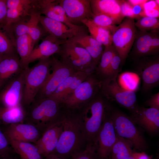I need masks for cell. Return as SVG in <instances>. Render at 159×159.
<instances>
[{"label":"cell","instance_id":"6da1fadb","mask_svg":"<svg viewBox=\"0 0 159 159\" xmlns=\"http://www.w3.org/2000/svg\"><path fill=\"white\" fill-rule=\"evenodd\" d=\"M109 103L100 91L93 99L73 112L88 144H95Z\"/></svg>","mask_w":159,"mask_h":159},{"label":"cell","instance_id":"7a4b0ae2","mask_svg":"<svg viewBox=\"0 0 159 159\" xmlns=\"http://www.w3.org/2000/svg\"><path fill=\"white\" fill-rule=\"evenodd\" d=\"M63 130L57 145L52 154L65 159L85 149L88 144L84 138L74 113L64 112Z\"/></svg>","mask_w":159,"mask_h":159},{"label":"cell","instance_id":"3957f363","mask_svg":"<svg viewBox=\"0 0 159 159\" xmlns=\"http://www.w3.org/2000/svg\"><path fill=\"white\" fill-rule=\"evenodd\" d=\"M31 105L29 123L35 126L42 133L64 118V112L60 104L51 98L35 100Z\"/></svg>","mask_w":159,"mask_h":159},{"label":"cell","instance_id":"277c9868","mask_svg":"<svg viewBox=\"0 0 159 159\" xmlns=\"http://www.w3.org/2000/svg\"><path fill=\"white\" fill-rule=\"evenodd\" d=\"M101 81L94 72L63 100L60 105L64 111L73 112L95 97L100 92Z\"/></svg>","mask_w":159,"mask_h":159},{"label":"cell","instance_id":"5b68a950","mask_svg":"<svg viewBox=\"0 0 159 159\" xmlns=\"http://www.w3.org/2000/svg\"><path fill=\"white\" fill-rule=\"evenodd\" d=\"M52 62V56L27 68L22 102L25 105H29L34 101L51 72Z\"/></svg>","mask_w":159,"mask_h":159},{"label":"cell","instance_id":"8992f818","mask_svg":"<svg viewBox=\"0 0 159 159\" xmlns=\"http://www.w3.org/2000/svg\"><path fill=\"white\" fill-rule=\"evenodd\" d=\"M58 54L59 60L75 71L94 72L97 66L87 50L71 39L61 45Z\"/></svg>","mask_w":159,"mask_h":159},{"label":"cell","instance_id":"52a82bcc","mask_svg":"<svg viewBox=\"0 0 159 159\" xmlns=\"http://www.w3.org/2000/svg\"><path fill=\"white\" fill-rule=\"evenodd\" d=\"M109 112L118 136L130 141L134 148L140 151H144L148 148L145 139L130 116L113 107L110 104Z\"/></svg>","mask_w":159,"mask_h":159},{"label":"cell","instance_id":"ba28073f","mask_svg":"<svg viewBox=\"0 0 159 159\" xmlns=\"http://www.w3.org/2000/svg\"><path fill=\"white\" fill-rule=\"evenodd\" d=\"M134 19L127 17L112 34V45L124 63L133 46L137 32Z\"/></svg>","mask_w":159,"mask_h":159},{"label":"cell","instance_id":"9c48e42d","mask_svg":"<svg viewBox=\"0 0 159 159\" xmlns=\"http://www.w3.org/2000/svg\"><path fill=\"white\" fill-rule=\"evenodd\" d=\"M101 92L107 100L116 102L132 113L138 107L134 91L121 87L117 80L102 82Z\"/></svg>","mask_w":159,"mask_h":159},{"label":"cell","instance_id":"30bf717a","mask_svg":"<svg viewBox=\"0 0 159 159\" xmlns=\"http://www.w3.org/2000/svg\"><path fill=\"white\" fill-rule=\"evenodd\" d=\"M52 58L51 72L34 100L49 97L63 82L76 72L53 56Z\"/></svg>","mask_w":159,"mask_h":159},{"label":"cell","instance_id":"8fae6325","mask_svg":"<svg viewBox=\"0 0 159 159\" xmlns=\"http://www.w3.org/2000/svg\"><path fill=\"white\" fill-rule=\"evenodd\" d=\"M110 104L94 144L97 159H110L111 149L117 138V134L109 113Z\"/></svg>","mask_w":159,"mask_h":159},{"label":"cell","instance_id":"7c38bea8","mask_svg":"<svg viewBox=\"0 0 159 159\" xmlns=\"http://www.w3.org/2000/svg\"><path fill=\"white\" fill-rule=\"evenodd\" d=\"M136 69L142 80L143 91L146 92L150 91L159 83V55L138 59Z\"/></svg>","mask_w":159,"mask_h":159},{"label":"cell","instance_id":"4fadbf2b","mask_svg":"<svg viewBox=\"0 0 159 159\" xmlns=\"http://www.w3.org/2000/svg\"><path fill=\"white\" fill-rule=\"evenodd\" d=\"M41 15L36 4L32 10L28 19L12 25L9 31L15 39L19 36L25 34L29 35L34 46L47 33L43 27L39 25V18Z\"/></svg>","mask_w":159,"mask_h":159},{"label":"cell","instance_id":"5bb4252c","mask_svg":"<svg viewBox=\"0 0 159 159\" xmlns=\"http://www.w3.org/2000/svg\"><path fill=\"white\" fill-rule=\"evenodd\" d=\"M27 68L10 79L0 93L3 106L14 107L21 105Z\"/></svg>","mask_w":159,"mask_h":159},{"label":"cell","instance_id":"9a60e30c","mask_svg":"<svg viewBox=\"0 0 159 159\" xmlns=\"http://www.w3.org/2000/svg\"><path fill=\"white\" fill-rule=\"evenodd\" d=\"M37 0H6L7 10L4 28L8 31L14 24L28 19Z\"/></svg>","mask_w":159,"mask_h":159},{"label":"cell","instance_id":"2e32d148","mask_svg":"<svg viewBox=\"0 0 159 159\" xmlns=\"http://www.w3.org/2000/svg\"><path fill=\"white\" fill-rule=\"evenodd\" d=\"M69 20L75 24L85 19H92L94 14L90 0H58Z\"/></svg>","mask_w":159,"mask_h":159},{"label":"cell","instance_id":"e0dca14e","mask_svg":"<svg viewBox=\"0 0 159 159\" xmlns=\"http://www.w3.org/2000/svg\"><path fill=\"white\" fill-rule=\"evenodd\" d=\"M133 122L151 135L159 130V110L139 106L130 116Z\"/></svg>","mask_w":159,"mask_h":159},{"label":"cell","instance_id":"ac0fdd59","mask_svg":"<svg viewBox=\"0 0 159 159\" xmlns=\"http://www.w3.org/2000/svg\"><path fill=\"white\" fill-rule=\"evenodd\" d=\"M39 22L47 33L64 42L79 34L85 33L83 29H72L62 22L44 16H40Z\"/></svg>","mask_w":159,"mask_h":159},{"label":"cell","instance_id":"d6986e66","mask_svg":"<svg viewBox=\"0 0 159 159\" xmlns=\"http://www.w3.org/2000/svg\"><path fill=\"white\" fill-rule=\"evenodd\" d=\"M37 6L41 14L48 18L62 22L72 29H83L69 20L58 0H37Z\"/></svg>","mask_w":159,"mask_h":159},{"label":"cell","instance_id":"ffe728a7","mask_svg":"<svg viewBox=\"0 0 159 159\" xmlns=\"http://www.w3.org/2000/svg\"><path fill=\"white\" fill-rule=\"evenodd\" d=\"M62 130V121L46 130L35 143V146L44 158L54 150Z\"/></svg>","mask_w":159,"mask_h":159},{"label":"cell","instance_id":"44dd1931","mask_svg":"<svg viewBox=\"0 0 159 159\" xmlns=\"http://www.w3.org/2000/svg\"><path fill=\"white\" fill-rule=\"evenodd\" d=\"M4 134L8 138L30 143H35L42 134L34 125L22 122L9 125Z\"/></svg>","mask_w":159,"mask_h":159},{"label":"cell","instance_id":"7402d4cb","mask_svg":"<svg viewBox=\"0 0 159 159\" xmlns=\"http://www.w3.org/2000/svg\"><path fill=\"white\" fill-rule=\"evenodd\" d=\"M65 42L49 34L41 43L35 47L30 55L27 65L36 61L49 58L59 52L61 45Z\"/></svg>","mask_w":159,"mask_h":159},{"label":"cell","instance_id":"603a6c76","mask_svg":"<svg viewBox=\"0 0 159 159\" xmlns=\"http://www.w3.org/2000/svg\"><path fill=\"white\" fill-rule=\"evenodd\" d=\"M90 4L94 14L107 15L113 20L115 24H120L124 19L118 0H90Z\"/></svg>","mask_w":159,"mask_h":159},{"label":"cell","instance_id":"cb8c5ba5","mask_svg":"<svg viewBox=\"0 0 159 159\" xmlns=\"http://www.w3.org/2000/svg\"><path fill=\"white\" fill-rule=\"evenodd\" d=\"M24 68L17 54L4 56L0 62V83L1 85Z\"/></svg>","mask_w":159,"mask_h":159},{"label":"cell","instance_id":"d4e9b609","mask_svg":"<svg viewBox=\"0 0 159 159\" xmlns=\"http://www.w3.org/2000/svg\"><path fill=\"white\" fill-rule=\"evenodd\" d=\"M153 31H137L133 46V56L138 59L143 57L154 55L151 47Z\"/></svg>","mask_w":159,"mask_h":159},{"label":"cell","instance_id":"484cf974","mask_svg":"<svg viewBox=\"0 0 159 159\" xmlns=\"http://www.w3.org/2000/svg\"><path fill=\"white\" fill-rule=\"evenodd\" d=\"M82 34L77 36L71 39L85 49L97 66L104 49V46L90 35Z\"/></svg>","mask_w":159,"mask_h":159},{"label":"cell","instance_id":"4316f807","mask_svg":"<svg viewBox=\"0 0 159 159\" xmlns=\"http://www.w3.org/2000/svg\"><path fill=\"white\" fill-rule=\"evenodd\" d=\"M10 145L21 159H44L35 145L7 138Z\"/></svg>","mask_w":159,"mask_h":159},{"label":"cell","instance_id":"83f0119b","mask_svg":"<svg viewBox=\"0 0 159 159\" xmlns=\"http://www.w3.org/2000/svg\"><path fill=\"white\" fill-rule=\"evenodd\" d=\"M26 116L21 105L14 107L0 106V123L10 125L21 123Z\"/></svg>","mask_w":159,"mask_h":159},{"label":"cell","instance_id":"f1b7e54d","mask_svg":"<svg viewBox=\"0 0 159 159\" xmlns=\"http://www.w3.org/2000/svg\"><path fill=\"white\" fill-rule=\"evenodd\" d=\"M34 47L32 39L27 34L19 36L15 38L16 51L24 68L29 67L27 64V60Z\"/></svg>","mask_w":159,"mask_h":159},{"label":"cell","instance_id":"f546056e","mask_svg":"<svg viewBox=\"0 0 159 159\" xmlns=\"http://www.w3.org/2000/svg\"><path fill=\"white\" fill-rule=\"evenodd\" d=\"M81 22L87 27L90 36L105 47L112 44V34L109 31L95 25L91 19H85Z\"/></svg>","mask_w":159,"mask_h":159},{"label":"cell","instance_id":"4dcf8cb0","mask_svg":"<svg viewBox=\"0 0 159 159\" xmlns=\"http://www.w3.org/2000/svg\"><path fill=\"white\" fill-rule=\"evenodd\" d=\"M132 143L117 135L116 141L111 150L110 159H123L132 156Z\"/></svg>","mask_w":159,"mask_h":159},{"label":"cell","instance_id":"1f68e13d","mask_svg":"<svg viewBox=\"0 0 159 159\" xmlns=\"http://www.w3.org/2000/svg\"><path fill=\"white\" fill-rule=\"evenodd\" d=\"M114 49L112 44L105 47L100 61L95 71V74L101 82L107 78Z\"/></svg>","mask_w":159,"mask_h":159},{"label":"cell","instance_id":"d6a6232c","mask_svg":"<svg viewBox=\"0 0 159 159\" xmlns=\"http://www.w3.org/2000/svg\"><path fill=\"white\" fill-rule=\"evenodd\" d=\"M0 24V54L6 56L17 54L15 48V39Z\"/></svg>","mask_w":159,"mask_h":159},{"label":"cell","instance_id":"836d02e7","mask_svg":"<svg viewBox=\"0 0 159 159\" xmlns=\"http://www.w3.org/2000/svg\"><path fill=\"white\" fill-rule=\"evenodd\" d=\"M135 24L140 30L150 32L158 31L159 29V18L140 17Z\"/></svg>","mask_w":159,"mask_h":159},{"label":"cell","instance_id":"e575fe53","mask_svg":"<svg viewBox=\"0 0 159 159\" xmlns=\"http://www.w3.org/2000/svg\"><path fill=\"white\" fill-rule=\"evenodd\" d=\"M91 20L95 25L109 31L112 34L117 27L113 20L105 15L94 14Z\"/></svg>","mask_w":159,"mask_h":159},{"label":"cell","instance_id":"d590c367","mask_svg":"<svg viewBox=\"0 0 159 159\" xmlns=\"http://www.w3.org/2000/svg\"><path fill=\"white\" fill-rule=\"evenodd\" d=\"M122 64L121 58L115 48L113 55L109 68L107 76L106 79L104 81L117 80L118 74L120 71L121 66Z\"/></svg>","mask_w":159,"mask_h":159},{"label":"cell","instance_id":"8d00e7d4","mask_svg":"<svg viewBox=\"0 0 159 159\" xmlns=\"http://www.w3.org/2000/svg\"><path fill=\"white\" fill-rule=\"evenodd\" d=\"M74 73L63 82L49 97L54 99L60 104L70 86Z\"/></svg>","mask_w":159,"mask_h":159},{"label":"cell","instance_id":"74e56055","mask_svg":"<svg viewBox=\"0 0 159 159\" xmlns=\"http://www.w3.org/2000/svg\"><path fill=\"white\" fill-rule=\"evenodd\" d=\"M93 73L82 71L75 72L73 75L71 84L64 98L72 92Z\"/></svg>","mask_w":159,"mask_h":159},{"label":"cell","instance_id":"f35d334b","mask_svg":"<svg viewBox=\"0 0 159 159\" xmlns=\"http://www.w3.org/2000/svg\"><path fill=\"white\" fill-rule=\"evenodd\" d=\"M70 159H97L95 145L88 144L85 149L74 155Z\"/></svg>","mask_w":159,"mask_h":159},{"label":"cell","instance_id":"ab89813d","mask_svg":"<svg viewBox=\"0 0 159 159\" xmlns=\"http://www.w3.org/2000/svg\"><path fill=\"white\" fill-rule=\"evenodd\" d=\"M8 139L0 129V158L11 157L12 151Z\"/></svg>","mask_w":159,"mask_h":159},{"label":"cell","instance_id":"60d3db41","mask_svg":"<svg viewBox=\"0 0 159 159\" xmlns=\"http://www.w3.org/2000/svg\"><path fill=\"white\" fill-rule=\"evenodd\" d=\"M122 15L124 17H126L132 19L137 18L133 14L132 6L127 0H118Z\"/></svg>","mask_w":159,"mask_h":159},{"label":"cell","instance_id":"b9f144b4","mask_svg":"<svg viewBox=\"0 0 159 159\" xmlns=\"http://www.w3.org/2000/svg\"><path fill=\"white\" fill-rule=\"evenodd\" d=\"M151 47L153 54L154 55L158 54L159 52V34L158 31H153Z\"/></svg>","mask_w":159,"mask_h":159},{"label":"cell","instance_id":"7bdbcfd3","mask_svg":"<svg viewBox=\"0 0 159 159\" xmlns=\"http://www.w3.org/2000/svg\"><path fill=\"white\" fill-rule=\"evenodd\" d=\"M145 104L150 108L159 110V92L155 94L145 102Z\"/></svg>","mask_w":159,"mask_h":159},{"label":"cell","instance_id":"ee69618b","mask_svg":"<svg viewBox=\"0 0 159 159\" xmlns=\"http://www.w3.org/2000/svg\"><path fill=\"white\" fill-rule=\"evenodd\" d=\"M139 16L140 17L147 16L159 18V9L155 8L143 9L140 14Z\"/></svg>","mask_w":159,"mask_h":159},{"label":"cell","instance_id":"f6af8a7d","mask_svg":"<svg viewBox=\"0 0 159 159\" xmlns=\"http://www.w3.org/2000/svg\"><path fill=\"white\" fill-rule=\"evenodd\" d=\"M7 10L6 0H0V24H5Z\"/></svg>","mask_w":159,"mask_h":159},{"label":"cell","instance_id":"bcb514c9","mask_svg":"<svg viewBox=\"0 0 159 159\" xmlns=\"http://www.w3.org/2000/svg\"><path fill=\"white\" fill-rule=\"evenodd\" d=\"M143 4L132 6L133 13L138 19L140 17L139 15L143 10Z\"/></svg>","mask_w":159,"mask_h":159},{"label":"cell","instance_id":"7dc6e473","mask_svg":"<svg viewBox=\"0 0 159 159\" xmlns=\"http://www.w3.org/2000/svg\"><path fill=\"white\" fill-rule=\"evenodd\" d=\"M143 9L155 8L159 9V6L156 3L155 0H148L143 4Z\"/></svg>","mask_w":159,"mask_h":159},{"label":"cell","instance_id":"c3c4849f","mask_svg":"<svg viewBox=\"0 0 159 159\" xmlns=\"http://www.w3.org/2000/svg\"><path fill=\"white\" fill-rule=\"evenodd\" d=\"M132 156L135 159H150L148 156L144 152L138 153L133 152Z\"/></svg>","mask_w":159,"mask_h":159},{"label":"cell","instance_id":"681fc988","mask_svg":"<svg viewBox=\"0 0 159 159\" xmlns=\"http://www.w3.org/2000/svg\"><path fill=\"white\" fill-rule=\"evenodd\" d=\"M148 0H128L127 1L132 6L145 4Z\"/></svg>","mask_w":159,"mask_h":159},{"label":"cell","instance_id":"f907efd6","mask_svg":"<svg viewBox=\"0 0 159 159\" xmlns=\"http://www.w3.org/2000/svg\"><path fill=\"white\" fill-rule=\"evenodd\" d=\"M44 159H65L64 158H62L61 157H60L56 155L53 154H51L46 157H45Z\"/></svg>","mask_w":159,"mask_h":159},{"label":"cell","instance_id":"816d5d0a","mask_svg":"<svg viewBox=\"0 0 159 159\" xmlns=\"http://www.w3.org/2000/svg\"><path fill=\"white\" fill-rule=\"evenodd\" d=\"M123 159H135V158L132 156L130 157H128L125 158Z\"/></svg>","mask_w":159,"mask_h":159},{"label":"cell","instance_id":"f5cc1de1","mask_svg":"<svg viewBox=\"0 0 159 159\" xmlns=\"http://www.w3.org/2000/svg\"><path fill=\"white\" fill-rule=\"evenodd\" d=\"M155 2L157 4V5L158 6H159V0H155Z\"/></svg>","mask_w":159,"mask_h":159},{"label":"cell","instance_id":"db71d44e","mask_svg":"<svg viewBox=\"0 0 159 159\" xmlns=\"http://www.w3.org/2000/svg\"><path fill=\"white\" fill-rule=\"evenodd\" d=\"M4 56L1 55V54H0V62L1 61V59H2L3 58V57H4Z\"/></svg>","mask_w":159,"mask_h":159},{"label":"cell","instance_id":"11a10c76","mask_svg":"<svg viewBox=\"0 0 159 159\" xmlns=\"http://www.w3.org/2000/svg\"><path fill=\"white\" fill-rule=\"evenodd\" d=\"M3 159H15L13 158H12L11 157H10L8 158H3Z\"/></svg>","mask_w":159,"mask_h":159},{"label":"cell","instance_id":"9f6ffc18","mask_svg":"<svg viewBox=\"0 0 159 159\" xmlns=\"http://www.w3.org/2000/svg\"><path fill=\"white\" fill-rule=\"evenodd\" d=\"M1 86V83H0V87Z\"/></svg>","mask_w":159,"mask_h":159},{"label":"cell","instance_id":"6f0895ef","mask_svg":"<svg viewBox=\"0 0 159 159\" xmlns=\"http://www.w3.org/2000/svg\"><path fill=\"white\" fill-rule=\"evenodd\" d=\"M3 158H0V159H3Z\"/></svg>","mask_w":159,"mask_h":159}]
</instances>
